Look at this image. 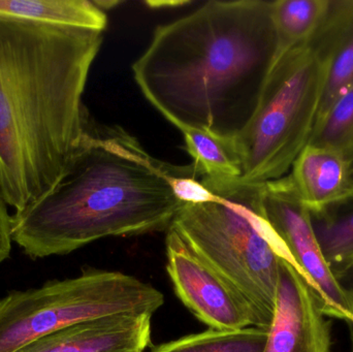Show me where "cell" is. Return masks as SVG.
<instances>
[{"mask_svg":"<svg viewBox=\"0 0 353 352\" xmlns=\"http://www.w3.org/2000/svg\"><path fill=\"white\" fill-rule=\"evenodd\" d=\"M275 53L271 1L211 0L157 26L132 74L181 132L234 141L256 111Z\"/></svg>","mask_w":353,"mask_h":352,"instance_id":"6da1fadb","label":"cell"},{"mask_svg":"<svg viewBox=\"0 0 353 352\" xmlns=\"http://www.w3.org/2000/svg\"><path fill=\"white\" fill-rule=\"evenodd\" d=\"M103 31L0 18V190L18 211L61 179L90 114Z\"/></svg>","mask_w":353,"mask_h":352,"instance_id":"7a4b0ae2","label":"cell"},{"mask_svg":"<svg viewBox=\"0 0 353 352\" xmlns=\"http://www.w3.org/2000/svg\"><path fill=\"white\" fill-rule=\"evenodd\" d=\"M183 169L151 156L120 126L89 115L59 182L12 215V242L37 260L103 238L168 231L185 204L172 186Z\"/></svg>","mask_w":353,"mask_h":352,"instance_id":"3957f363","label":"cell"},{"mask_svg":"<svg viewBox=\"0 0 353 352\" xmlns=\"http://www.w3.org/2000/svg\"><path fill=\"white\" fill-rule=\"evenodd\" d=\"M213 194L205 203H185L174 229L250 306L255 328L269 330L275 309L279 244L261 212L263 184L203 181Z\"/></svg>","mask_w":353,"mask_h":352,"instance_id":"277c9868","label":"cell"},{"mask_svg":"<svg viewBox=\"0 0 353 352\" xmlns=\"http://www.w3.org/2000/svg\"><path fill=\"white\" fill-rule=\"evenodd\" d=\"M323 82V62L308 43L274 62L252 119L232 141L243 182L265 184L288 175L310 142Z\"/></svg>","mask_w":353,"mask_h":352,"instance_id":"5b68a950","label":"cell"},{"mask_svg":"<svg viewBox=\"0 0 353 352\" xmlns=\"http://www.w3.org/2000/svg\"><path fill=\"white\" fill-rule=\"evenodd\" d=\"M165 303L159 289L136 277L88 269L74 278L10 291L0 300V352H17L61 329L130 313L154 314Z\"/></svg>","mask_w":353,"mask_h":352,"instance_id":"8992f818","label":"cell"},{"mask_svg":"<svg viewBox=\"0 0 353 352\" xmlns=\"http://www.w3.org/2000/svg\"><path fill=\"white\" fill-rule=\"evenodd\" d=\"M261 212L273 231L279 256L307 281L327 318L353 322V293L340 284L325 260L311 222L310 212L290 175L261 186Z\"/></svg>","mask_w":353,"mask_h":352,"instance_id":"52a82bcc","label":"cell"},{"mask_svg":"<svg viewBox=\"0 0 353 352\" xmlns=\"http://www.w3.org/2000/svg\"><path fill=\"white\" fill-rule=\"evenodd\" d=\"M167 271L180 301L213 330L255 327L246 300L207 264L174 229H168Z\"/></svg>","mask_w":353,"mask_h":352,"instance_id":"ba28073f","label":"cell"},{"mask_svg":"<svg viewBox=\"0 0 353 352\" xmlns=\"http://www.w3.org/2000/svg\"><path fill=\"white\" fill-rule=\"evenodd\" d=\"M302 275L280 258L273 320L263 352H331V322Z\"/></svg>","mask_w":353,"mask_h":352,"instance_id":"9c48e42d","label":"cell"},{"mask_svg":"<svg viewBox=\"0 0 353 352\" xmlns=\"http://www.w3.org/2000/svg\"><path fill=\"white\" fill-rule=\"evenodd\" d=\"M152 314L130 313L80 322L17 352H143L151 344Z\"/></svg>","mask_w":353,"mask_h":352,"instance_id":"30bf717a","label":"cell"},{"mask_svg":"<svg viewBox=\"0 0 353 352\" xmlns=\"http://www.w3.org/2000/svg\"><path fill=\"white\" fill-rule=\"evenodd\" d=\"M308 43L325 68L317 122L353 85V0H331L325 20Z\"/></svg>","mask_w":353,"mask_h":352,"instance_id":"8fae6325","label":"cell"},{"mask_svg":"<svg viewBox=\"0 0 353 352\" xmlns=\"http://www.w3.org/2000/svg\"><path fill=\"white\" fill-rule=\"evenodd\" d=\"M290 175L309 210L321 208L352 191V163L332 149L307 145Z\"/></svg>","mask_w":353,"mask_h":352,"instance_id":"7c38bea8","label":"cell"},{"mask_svg":"<svg viewBox=\"0 0 353 352\" xmlns=\"http://www.w3.org/2000/svg\"><path fill=\"white\" fill-rule=\"evenodd\" d=\"M0 18L103 31L105 10L88 0H0Z\"/></svg>","mask_w":353,"mask_h":352,"instance_id":"4fadbf2b","label":"cell"},{"mask_svg":"<svg viewBox=\"0 0 353 352\" xmlns=\"http://www.w3.org/2000/svg\"><path fill=\"white\" fill-rule=\"evenodd\" d=\"M309 212L325 260L339 272L353 256V192Z\"/></svg>","mask_w":353,"mask_h":352,"instance_id":"5bb4252c","label":"cell"},{"mask_svg":"<svg viewBox=\"0 0 353 352\" xmlns=\"http://www.w3.org/2000/svg\"><path fill=\"white\" fill-rule=\"evenodd\" d=\"M331 0L271 1L276 35L274 62L298 45L310 41L329 12Z\"/></svg>","mask_w":353,"mask_h":352,"instance_id":"9a60e30c","label":"cell"},{"mask_svg":"<svg viewBox=\"0 0 353 352\" xmlns=\"http://www.w3.org/2000/svg\"><path fill=\"white\" fill-rule=\"evenodd\" d=\"M185 147L192 158L195 174L203 181H230L242 176L232 141L222 140L205 130H182Z\"/></svg>","mask_w":353,"mask_h":352,"instance_id":"2e32d148","label":"cell"},{"mask_svg":"<svg viewBox=\"0 0 353 352\" xmlns=\"http://www.w3.org/2000/svg\"><path fill=\"white\" fill-rule=\"evenodd\" d=\"M268 331L249 327L241 330H209L155 346L151 352H263Z\"/></svg>","mask_w":353,"mask_h":352,"instance_id":"e0dca14e","label":"cell"},{"mask_svg":"<svg viewBox=\"0 0 353 352\" xmlns=\"http://www.w3.org/2000/svg\"><path fill=\"white\" fill-rule=\"evenodd\" d=\"M309 144L337 151L353 165V85L315 123Z\"/></svg>","mask_w":353,"mask_h":352,"instance_id":"ac0fdd59","label":"cell"},{"mask_svg":"<svg viewBox=\"0 0 353 352\" xmlns=\"http://www.w3.org/2000/svg\"><path fill=\"white\" fill-rule=\"evenodd\" d=\"M1 190H0V265L8 260L12 250V216H10Z\"/></svg>","mask_w":353,"mask_h":352,"instance_id":"d6986e66","label":"cell"},{"mask_svg":"<svg viewBox=\"0 0 353 352\" xmlns=\"http://www.w3.org/2000/svg\"><path fill=\"white\" fill-rule=\"evenodd\" d=\"M338 281L344 289L353 293V266H348L342 269L339 272L335 273ZM350 330V343H352V352H353V322L346 324Z\"/></svg>","mask_w":353,"mask_h":352,"instance_id":"ffe728a7","label":"cell"},{"mask_svg":"<svg viewBox=\"0 0 353 352\" xmlns=\"http://www.w3.org/2000/svg\"><path fill=\"white\" fill-rule=\"evenodd\" d=\"M187 2L186 1H176V2H174V1H170V2H152V1H149V2H147V4H148L149 6H151V8H159V6H181V4H186Z\"/></svg>","mask_w":353,"mask_h":352,"instance_id":"44dd1931","label":"cell"},{"mask_svg":"<svg viewBox=\"0 0 353 352\" xmlns=\"http://www.w3.org/2000/svg\"><path fill=\"white\" fill-rule=\"evenodd\" d=\"M348 266H353V256L352 258H350V262H347V265H346V266L344 267V268H346V267H348ZM340 271H341V270H340Z\"/></svg>","mask_w":353,"mask_h":352,"instance_id":"7402d4cb","label":"cell"},{"mask_svg":"<svg viewBox=\"0 0 353 352\" xmlns=\"http://www.w3.org/2000/svg\"><path fill=\"white\" fill-rule=\"evenodd\" d=\"M352 192H353V188H352Z\"/></svg>","mask_w":353,"mask_h":352,"instance_id":"603a6c76","label":"cell"}]
</instances>
